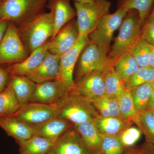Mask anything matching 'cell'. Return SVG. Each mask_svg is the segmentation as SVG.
Instances as JSON below:
<instances>
[{
	"label": "cell",
	"mask_w": 154,
	"mask_h": 154,
	"mask_svg": "<svg viewBox=\"0 0 154 154\" xmlns=\"http://www.w3.org/2000/svg\"><path fill=\"white\" fill-rule=\"evenodd\" d=\"M143 24L137 11L129 10L122 22L118 36L108 55L113 66L116 60L125 53L129 52L141 38Z\"/></svg>",
	"instance_id": "cell-1"
},
{
	"label": "cell",
	"mask_w": 154,
	"mask_h": 154,
	"mask_svg": "<svg viewBox=\"0 0 154 154\" xmlns=\"http://www.w3.org/2000/svg\"><path fill=\"white\" fill-rule=\"evenodd\" d=\"M57 116L73 125L94 121L99 115L92 101L80 94L69 92L56 104Z\"/></svg>",
	"instance_id": "cell-2"
},
{
	"label": "cell",
	"mask_w": 154,
	"mask_h": 154,
	"mask_svg": "<svg viewBox=\"0 0 154 154\" xmlns=\"http://www.w3.org/2000/svg\"><path fill=\"white\" fill-rule=\"evenodd\" d=\"M19 27L21 38L30 54L53 36L54 30L53 14L51 11L42 13L32 21Z\"/></svg>",
	"instance_id": "cell-3"
},
{
	"label": "cell",
	"mask_w": 154,
	"mask_h": 154,
	"mask_svg": "<svg viewBox=\"0 0 154 154\" xmlns=\"http://www.w3.org/2000/svg\"><path fill=\"white\" fill-rule=\"evenodd\" d=\"M48 0H3L0 4V21L14 22L19 27L42 13Z\"/></svg>",
	"instance_id": "cell-4"
},
{
	"label": "cell",
	"mask_w": 154,
	"mask_h": 154,
	"mask_svg": "<svg viewBox=\"0 0 154 154\" xmlns=\"http://www.w3.org/2000/svg\"><path fill=\"white\" fill-rule=\"evenodd\" d=\"M111 2L94 0L91 3L74 2L79 36L89 35L96 29L104 16L109 14Z\"/></svg>",
	"instance_id": "cell-5"
},
{
	"label": "cell",
	"mask_w": 154,
	"mask_h": 154,
	"mask_svg": "<svg viewBox=\"0 0 154 154\" xmlns=\"http://www.w3.org/2000/svg\"><path fill=\"white\" fill-rule=\"evenodd\" d=\"M29 53L21 38L19 28L14 22H9L0 43V65L21 62Z\"/></svg>",
	"instance_id": "cell-6"
},
{
	"label": "cell",
	"mask_w": 154,
	"mask_h": 154,
	"mask_svg": "<svg viewBox=\"0 0 154 154\" xmlns=\"http://www.w3.org/2000/svg\"><path fill=\"white\" fill-rule=\"evenodd\" d=\"M77 63L75 83L92 72L113 66L107 54L90 40L80 53Z\"/></svg>",
	"instance_id": "cell-7"
},
{
	"label": "cell",
	"mask_w": 154,
	"mask_h": 154,
	"mask_svg": "<svg viewBox=\"0 0 154 154\" xmlns=\"http://www.w3.org/2000/svg\"><path fill=\"white\" fill-rule=\"evenodd\" d=\"M128 11L126 8L120 7L113 14L109 13L104 16L96 29L88 35L90 41L107 54L110 51L113 33L120 27Z\"/></svg>",
	"instance_id": "cell-8"
},
{
	"label": "cell",
	"mask_w": 154,
	"mask_h": 154,
	"mask_svg": "<svg viewBox=\"0 0 154 154\" xmlns=\"http://www.w3.org/2000/svg\"><path fill=\"white\" fill-rule=\"evenodd\" d=\"M89 40L88 35L79 36L73 47L60 58L58 79L62 82L69 92L73 89L75 85L73 77L75 66L80 53Z\"/></svg>",
	"instance_id": "cell-9"
},
{
	"label": "cell",
	"mask_w": 154,
	"mask_h": 154,
	"mask_svg": "<svg viewBox=\"0 0 154 154\" xmlns=\"http://www.w3.org/2000/svg\"><path fill=\"white\" fill-rule=\"evenodd\" d=\"M13 116L34 126L57 116V107L56 104L30 102L21 107Z\"/></svg>",
	"instance_id": "cell-10"
},
{
	"label": "cell",
	"mask_w": 154,
	"mask_h": 154,
	"mask_svg": "<svg viewBox=\"0 0 154 154\" xmlns=\"http://www.w3.org/2000/svg\"><path fill=\"white\" fill-rule=\"evenodd\" d=\"M79 37L77 21L74 19L67 23L51 39L48 43V51L60 57L73 47Z\"/></svg>",
	"instance_id": "cell-11"
},
{
	"label": "cell",
	"mask_w": 154,
	"mask_h": 154,
	"mask_svg": "<svg viewBox=\"0 0 154 154\" xmlns=\"http://www.w3.org/2000/svg\"><path fill=\"white\" fill-rule=\"evenodd\" d=\"M92 150L72 127L54 144L48 154H92Z\"/></svg>",
	"instance_id": "cell-12"
},
{
	"label": "cell",
	"mask_w": 154,
	"mask_h": 154,
	"mask_svg": "<svg viewBox=\"0 0 154 154\" xmlns=\"http://www.w3.org/2000/svg\"><path fill=\"white\" fill-rule=\"evenodd\" d=\"M69 91L58 79L36 84L30 102L55 105L60 102Z\"/></svg>",
	"instance_id": "cell-13"
},
{
	"label": "cell",
	"mask_w": 154,
	"mask_h": 154,
	"mask_svg": "<svg viewBox=\"0 0 154 154\" xmlns=\"http://www.w3.org/2000/svg\"><path fill=\"white\" fill-rule=\"evenodd\" d=\"M103 72L96 71L83 77L69 92L85 96L92 101L106 95Z\"/></svg>",
	"instance_id": "cell-14"
},
{
	"label": "cell",
	"mask_w": 154,
	"mask_h": 154,
	"mask_svg": "<svg viewBox=\"0 0 154 154\" xmlns=\"http://www.w3.org/2000/svg\"><path fill=\"white\" fill-rule=\"evenodd\" d=\"M49 41L35 49L24 60L8 66L10 76L28 77L38 66L48 52Z\"/></svg>",
	"instance_id": "cell-15"
},
{
	"label": "cell",
	"mask_w": 154,
	"mask_h": 154,
	"mask_svg": "<svg viewBox=\"0 0 154 154\" xmlns=\"http://www.w3.org/2000/svg\"><path fill=\"white\" fill-rule=\"evenodd\" d=\"M0 128L9 136L14 138L17 143L35 135L33 125L13 116L0 117Z\"/></svg>",
	"instance_id": "cell-16"
},
{
	"label": "cell",
	"mask_w": 154,
	"mask_h": 154,
	"mask_svg": "<svg viewBox=\"0 0 154 154\" xmlns=\"http://www.w3.org/2000/svg\"><path fill=\"white\" fill-rule=\"evenodd\" d=\"M60 58L48 51L41 64L28 77L36 84L58 79Z\"/></svg>",
	"instance_id": "cell-17"
},
{
	"label": "cell",
	"mask_w": 154,
	"mask_h": 154,
	"mask_svg": "<svg viewBox=\"0 0 154 154\" xmlns=\"http://www.w3.org/2000/svg\"><path fill=\"white\" fill-rule=\"evenodd\" d=\"M73 126L69 122L56 116L41 124L34 125L35 135L55 143L68 130Z\"/></svg>",
	"instance_id": "cell-18"
},
{
	"label": "cell",
	"mask_w": 154,
	"mask_h": 154,
	"mask_svg": "<svg viewBox=\"0 0 154 154\" xmlns=\"http://www.w3.org/2000/svg\"><path fill=\"white\" fill-rule=\"evenodd\" d=\"M70 0H50L49 8L54 19V37L63 26L76 16L75 9L71 5Z\"/></svg>",
	"instance_id": "cell-19"
},
{
	"label": "cell",
	"mask_w": 154,
	"mask_h": 154,
	"mask_svg": "<svg viewBox=\"0 0 154 154\" xmlns=\"http://www.w3.org/2000/svg\"><path fill=\"white\" fill-rule=\"evenodd\" d=\"M94 122L100 134L118 137L122 131L134 123L129 119L119 117H104L99 115L94 118Z\"/></svg>",
	"instance_id": "cell-20"
},
{
	"label": "cell",
	"mask_w": 154,
	"mask_h": 154,
	"mask_svg": "<svg viewBox=\"0 0 154 154\" xmlns=\"http://www.w3.org/2000/svg\"><path fill=\"white\" fill-rule=\"evenodd\" d=\"M9 82L21 107L30 102L36 88V83L24 76H10Z\"/></svg>",
	"instance_id": "cell-21"
},
{
	"label": "cell",
	"mask_w": 154,
	"mask_h": 154,
	"mask_svg": "<svg viewBox=\"0 0 154 154\" xmlns=\"http://www.w3.org/2000/svg\"><path fill=\"white\" fill-rule=\"evenodd\" d=\"M17 143L21 154H48L55 144L45 138L36 135Z\"/></svg>",
	"instance_id": "cell-22"
},
{
	"label": "cell",
	"mask_w": 154,
	"mask_h": 154,
	"mask_svg": "<svg viewBox=\"0 0 154 154\" xmlns=\"http://www.w3.org/2000/svg\"><path fill=\"white\" fill-rule=\"evenodd\" d=\"M81 137L92 150H100L102 136L96 129L94 121H86L73 125Z\"/></svg>",
	"instance_id": "cell-23"
},
{
	"label": "cell",
	"mask_w": 154,
	"mask_h": 154,
	"mask_svg": "<svg viewBox=\"0 0 154 154\" xmlns=\"http://www.w3.org/2000/svg\"><path fill=\"white\" fill-rule=\"evenodd\" d=\"M21 106L9 82L5 90L0 94V117L14 115Z\"/></svg>",
	"instance_id": "cell-24"
},
{
	"label": "cell",
	"mask_w": 154,
	"mask_h": 154,
	"mask_svg": "<svg viewBox=\"0 0 154 154\" xmlns=\"http://www.w3.org/2000/svg\"><path fill=\"white\" fill-rule=\"evenodd\" d=\"M92 102L99 115L104 117L122 118L119 111L117 99L115 97L106 94Z\"/></svg>",
	"instance_id": "cell-25"
},
{
	"label": "cell",
	"mask_w": 154,
	"mask_h": 154,
	"mask_svg": "<svg viewBox=\"0 0 154 154\" xmlns=\"http://www.w3.org/2000/svg\"><path fill=\"white\" fill-rule=\"evenodd\" d=\"M132 54L127 52L121 56L114 64V69L120 79L125 83L139 68Z\"/></svg>",
	"instance_id": "cell-26"
},
{
	"label": "cell",
	"mask_w": 154,
	"mask_h": 154,
	"mask_svg": "<svg viewBox=\"0 0 154 154\" xmlns=\"http://www.w3.org/2000/svg\"><path fill=\"white\" fill-rule=\"evenodd\" d=\"M153 91L152 82L146 83L130 90L135 107L138 113L147 110Z\"/></svg>",
	"instance_id": "cell-27"
},
{
	"label": "cell",
	"mask_w": 154,
	"mask_h": 154,
	"mask_svg": "<svg viewBox=\"0 0 154 154\" xmlns=\"http://www.w3.org/2000/svg\"><path fill=\"white\" fill-rule=\"evenodd\" d=\"M103 73L106 95L117 99L125 89L124 83L116 74L114 66L109 67Z\"/></svg>",
	"instance_id": "cell-28"
},
{
	"label": "cell",
	"mask_w": 154,
	"mask_h": 154,
	"mask_svg": "<svg viewBox=\"0 0 154 154\" xmlns=\"http://www.w3.org/2000/svg\"><path fill=\"white\" fill-rule=\"evenodd\" d=\"M116 99L122 117L136 124L138 113L136 110L130 90L125 89Z\"/></svg>",
	"instance_id": "cell-29"
},
{
	"label": "cell",
	"mask_w": 154,
	"mask_h": 154,
	"mask_svg": "<svg viewBox=\"0 0 154 154\" xmlns=\"http://www.w3.org/2000/svg\"><path fill=\"white\" fill-rule=\"evenodd\" d=\"M153 45L141 37L129 52L136 60L139 67L148 66Z\"/></svg>",
	"instance_id": "cell-30"
},
{
	"label": "cell",
	"mask_w": 154,
	"mask_h": 154,
	"mask_svg": "<svg viewBox=\"0 0 154 154\" xmlns=\"http://www.w3.org/2000/svg\"><path fill=\"white\" fill-rule=\"evenodd\" d=\"M154 81V69L150 66L140 67L125 82V89L131 90L137 86Z\"/></svg>",
	"instance_id": "cell-31"
},
{
	"label": "cell",
	"mask_w": 154,
	"mask_h": 154,
	"mask_svg": "<svg viewBox=\"0 0 154 154\" xmlns=\"http://www.w3.org/2000/svg\"><path fill=\"white\" fill-rule=\"evenodd\" d=\"M154 0H119L118 8L123 7L137 11L140 20L144 22L150 13Z\"/></svg>",
	"instance_id": "cell-32"
},
{
	"label": "cell",
	"mask_w": 154,
	"mask_h": 154,
	"mask_svg": "<svg viewBox=\"0 0 154 154\" xmlns=\"http://www.w3.org/2000/svg\"><path fill=\"white\" fill-rule=\"evenodd\" d=\"M145 136L146 142L154 143V114L152 110L138 113L136 124Z\"/></svg>",
	"instance_id": "cell-33"
},
{
	"label": "cell",
	"mask_w": 154,
	"mask_h": 154,
	"mask_svg": "<svg viewBox=\"0 0 154 154\" xmlns=\"http://www.w3.org/2000/svg\"><path fill=\"white\" fill-rule=\"evenodd\" d=\"M100 150L105 154H123L125 149L118 137L101 134Z\"/></svg>",
	"instance_id": "cell-34"
},
{
	"label": "cell",
	"mask_w": 154,
	"mask_h": 154,
	"mask_svg": "<svg viewBox=\"0 0 154 154\" xmlns=\"http://www.w3.org/2000/svg\"><path fill=\"white\" fill-rule=\"evenodd\" d=\"M142 134L138 127L130 126L125 130L119 137L125 150L132 147L140 138Z\"/></svg>",
	"instance_id": "cell-35"
},
{
	"label": "cell",
	"mask_w": 154,
	"mask_h": 154,
	"mask_svg": "<svg viewBox=\"0 0 154 154\" xmlns=\"http://www.w3.org/2000/svg\"><path fill=\"white\" fill-rule=\"evenodd\" d=\"M141 37L149 44L154 45V13L151 12L144 22Z\"/></svg>",
	"instance_id": "cell-36"
},
{
	"label": "cell",
	"mask_w": 154,
	"mask_h": 154,
	"mask_svg": "<svg viewBox=\"0 0 154 154\" xmlns=\"http://www.w3.org/2000/svg\"><path fill=\"white\" fill-rule=\"evenodd\" d=\"M10 75L8 67H4L0 65V94L2 93L8 85Z\"/></svg>",
	"instance_id": "cell-37"
},
{
	"label": "cell",
	"mask_w": 154,
	"mask_h": 154,
	"mask_svg": "<svg viewBox=\"0 0 154 154\" xmlns=\"http://www.w3.org/2000/svg\"><path fill=\"white\" fill-rule=\"evenodd\" d=\"M143 154H154V143L146 142L139 148Z\"/></svg>",
	"instance_id": "cell-38"
},
{
	"label": "cell",
	"mask_w": 154,
	"mask_h": 154,
	"mask_svg": "<svg viewBox=\"0 0 154 154\" xmlns=\"http://www.w3.org/2000/svg\"><path fill=\"white\" fill-rule=\"evenodd\" d=\"M9 22L6 20L0 21V43L5 35Z\"/></svg>",
	"instance_id": "cell-39"
},
{
	"label": "cell",
	"mask_w": 154,
	"mask_h": 154,
	"mask_svg": "<svg viewBox=\"0 0 154 154\" xmlns=\"http://www.w3.org/2000/svg\"><path fill=\"white\" fill-rule=\"evenodd\" d=\"M123 154H143L142 153L139 148H136L132 147L129 148L127 149L125 151Z\"/></svg>",
	"instance_id": "cell-40"
},
{
	"label": "cell",
	"mask_w": 154,
	"mask_h": 154,
	"mask_svg": "<svg viewBox=\"0 0 154 154\" xmlns=\"http://www.w3.org/2000/svg\"><path fill=\"white\" fill-rule=\"evenodd\" d=\"M154 110V89L152 93L151 97L149 102L147 110Z\"/></svg>",
	"instance_id": "cell-41"
},
{
	"label": "cell",
	"mask_w": 154,
	"mask_h": 154,
	"mask_svg": "<svg viewBox=\"0 0 154 154\" xmlns=\"http://www.w3.org/2000/svg\"><path fill=\"white\" fill-rule=\"evenodd\" d=\"M149 66L154 68V45H153L152 51Z\"/></svg>",
	"instance_id": "cell-42"
},
{
	"label": "cell",
	"mask_w": 154,
	"mask_h": 154,
	"mask_svg": "<svg viewBox=\"0 0 154 154\" xmlns=\"http://www.w3.org/2000/svg\"><path fill=\"white\" fill-rule=\"evenodd\" d=\"M74 2L79 3H91L93 2L94 0H72Z\"/></svg>",
	"instance_id": "cell-43"
},
{
	"label": "cell",
	"mask_w": 154,
	"mask_h": 154,
	"mask_svg": "<svg viewBox=\"0 0 154 154\" xmlns=\"http://www.w3.org/2000/svg\"><path fill=\"white\" fill-rule=\"evenodd\" d=\"M92 154H105L99 150L96 149L92 151Z\"/></svg>",
	"instance_id": "cell-44"
},
{
	"label": "cell",
	"mask_w": 154,
	"mask_h": 154,
	"mask_svg": "<svg viewBox=\"0 0 154 154\" xmlns=\"http://www.w3.org/2000/svg\"><path fill=\"white\" fill-rule=\"evenodd\" d=\"M151 12H152V13H154V4L153 6L152 9V11H151Z\"/></svg>",
	"instance_id": "cell-45"
},
{
	"label": "cell",
	"mask_w": 154,
	"mask_h": 154,
	"mask_svg": "<svg viewBox=\"0 0 154 154\" xmlns=\"http://www.w3.org/2000/svg\"><path fill=\"white\" fill-rule=\"evenodd\" d=\"M152 86L153 87V88L154 89V81H153V82H152Z\"/></svg>",
	"instance_id": "cell-46"
},
{
	"label": "cell",
	"mask_w": 154,
	"mask_h": 154,
	"mask_svg": "<svg viewBox=\"0 0 154 154\" xmlns=\"http://www.w3.org/2000/svg\"><path fill=\"white\" fill-rule=\"evenodd\" d=\"M152 111L153 113L154 114V110H152Z\"/></svg>",
	"instance_id": "cell-47"
},
{
	"label": "cell",
	"mask_w": 154,
	"mask_h": 154,
	"mask_svg": "<svg viewBox=\"0 0 154 154\" xmlns=\"http://www.w3.org/2000/svg\"><path fill=\"white\" fill-rule=\"evenodd\" d=\"M154 69V68H153Z\"/></svg>",
	"instance_id": "cell-48"
},
{
	"label": "cell",
	"mask_w": 154,
	"mask_h": 154,
	"mask_svg": "<svg viewBox=\"0 0 154 154\" xmlns=\"http://www.w3.org/2000/svg\"></svg>",
	"instance_id": "cell-49"
}]
</instances>
